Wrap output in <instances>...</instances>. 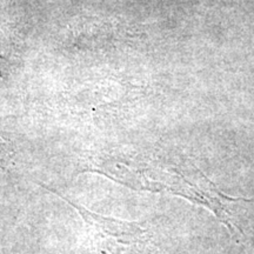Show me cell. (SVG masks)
Segmentation results:
<instances>
[{
  "label": "cell",
  "instance_id": "cell-1",
  "mask_svg": "<svg viewBox=\"0 0 254 254\" xmlns=\"http://www.w3.org/2000/svg\"><path fill=\"white\" fill-rule=\"evenodd\" d=\"M56 193L67 201L84 221L86 254H150V237L144 225L88 211L67 196Z\"/></svg>",
  "mask_w": 254,
  "mask_h": 254
}]
</instances>
